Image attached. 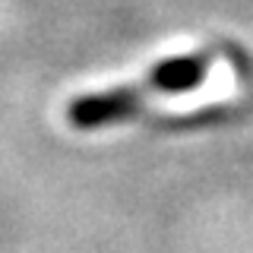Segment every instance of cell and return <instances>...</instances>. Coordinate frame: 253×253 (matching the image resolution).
Instances as JSON below:
<instances>
[{
  "mask_svg": "<svg viewBox=\"0 0 253 253\" xmlns=\"http://www.w3.org/2000/svg\"><path fill=\"white\" fill-rule=\"evenodd\" d=\"M146 95H149L146 83L79 95V98H73L67 105V121L73 126H79V130H95V126H108V124L126 121V117H133L139 111Z\"/></svg>",
  "mask_w": 253,
  "mask_h": 253,
  "instance_id": "6da1fadb",
  "label": "cell"
},
{
  "mask_svg": "<svg viewBox=\"0 0 253 253\" xmlns=\"http://www.w3.org/2000/svg\"><path fill=\"white\" fill-rule=\"evenodd\" d=\"M212 54H187V57H168L162 63H155L146 73V89L149 92H162V95H177L190 92L206 79L212 67Z\"/></svg>",
  "mask_w": 253,
  "mask_h": 253,
  "instance_id": "7a4b0ae2",
  "label": "cell"
}]
</instances>
